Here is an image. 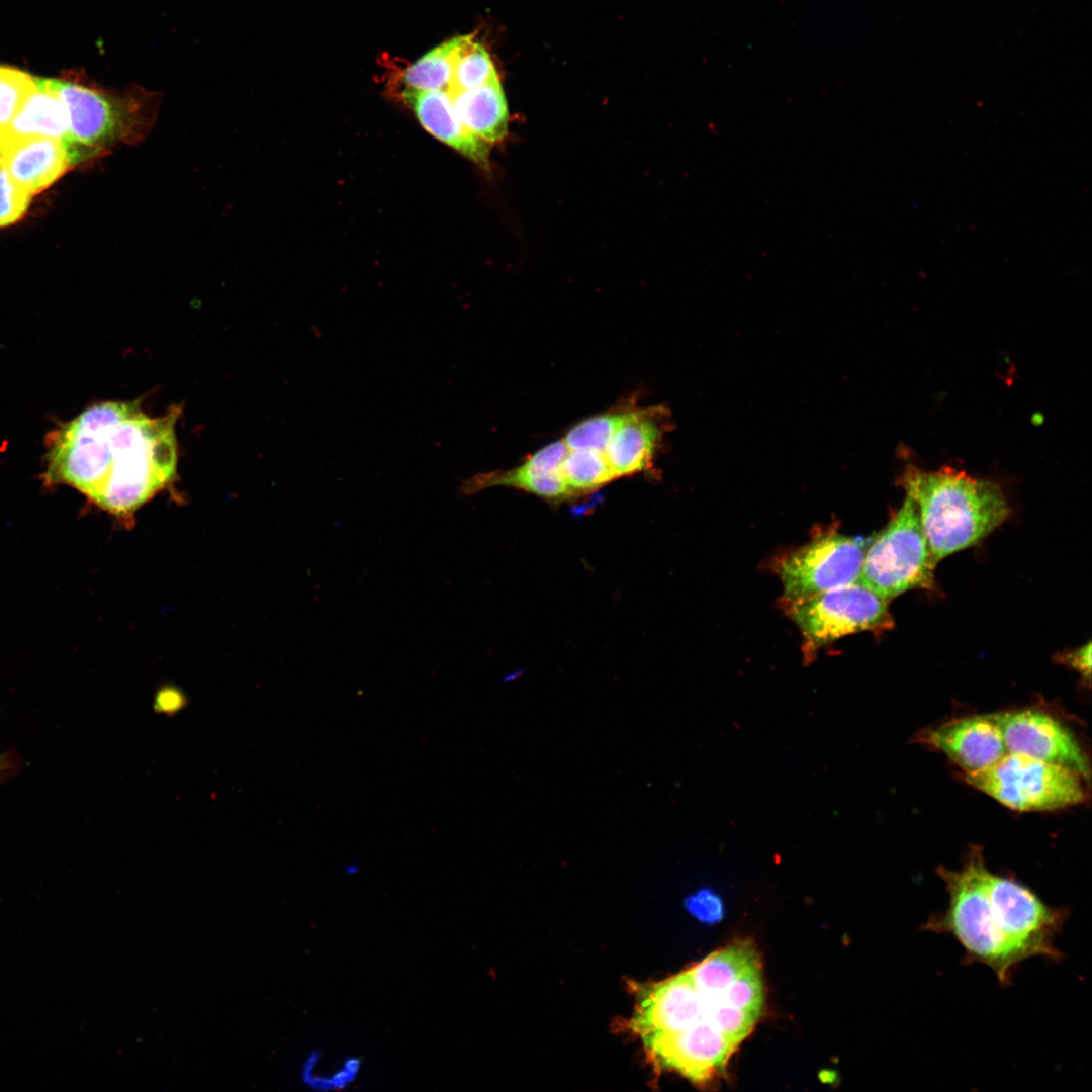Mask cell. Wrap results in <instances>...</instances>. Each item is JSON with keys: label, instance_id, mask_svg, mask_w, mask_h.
<instances>
[{"label": "cell", "instance_id": "cell-22", "mask_svg": "<svg viewBox=\"0 0 1092 1092\" xmlns=\"http://www.w3.org/2000/svg\"><path fill=\"white\" fill-rule=\"evenodd\" d=\"M498 78L486 50L471 35L462 36L449 93L470 90Z\"/></svg>", "mask_w": 1092, "mask_h": 1092}, {"label": "cell", "instance_id": "cell-32", "mask_svg": "<svg viewBox=\"0 0 1092 1092\" xmlns=\"http://www.w3.org/2000/svg\"><path fill=\"white\" fill-rule=\"evenodd\" d=\"M322 1059V1052L311 1051L303 1060L300 1068V1080L305 1084L315 1073Z\"/></svg>", "mask_w": 1092, "mask_h": 1092}, {"label": "cell", "instance_id": "cell-33", "mask_svg": "<svg viewBox=\"0 0 1092 1092\" xmlns=\"http://www.w3.org/2000/svg\"><path fill=\"white\" fill-rule=\"evenodd\" d=\"M359 870L360 868L355 861H349L347 864L344 866V873L348 876L358 874Z\"/></svg>", "mask_w": 1092, "mask_h": 1092}, {"label": "cell", "instance_id": "cell-21", "mask_svg": "<svg viewBox=\"0 0 1092 1092\" xmlns=\"http://www.w3.org/2000/svg\"><path fill=\"white\" fill-rule=\"evenodd\" d=\"M561 472L575 495L598 489L615 479L605 453L589 449L568 450Z\"/></svg>", "mask_w": 1092, "mask_h": 1092}, {"label": "cell", "instance_id": "cell-26", "mask_svg": "<svg viewBox=\"0 0 1092 1092\" xmlns=\"http://www.w3.org/2000/svg\"><path fill=\"white\" fill-rule=\"evenodd\" d=\"M724 1004L761 1013L763 1006V986L760 963L743 972L722 994Z\"/></svg>", "mask_w": 1092, "mask_h": 1092}, {"label": "cell", "instance_id": "cell-29", "mask_svg": "<svg viewBox=\"0 0 1092 1092\" xmlns=\"http://www.w3.org/2000/svg\"><path fill=\"white\" fill-rule=\"evenodd\" d=\"M686 906L699 920L708 923L721 920L724 913L721 898L710 889H701L688 897Z\"/></svg>", "mask_w": 1092, "mask_h": 1092}, {"label": "cell", "instance_id": "cell-20", "mask_svg": "<svg viewBox=\"0 0 1092 1092\" xmlns=\"http://www.w3.org/2000/svg\"><path fill=\"white\" fill-rule=\"evenodd\" d=\"M462 36L433 49L404 72V91H447Z\"/></svg>", "mask_w": 1092, "mask_h": 1092}, {"label": "cell", "instance_id": "cell-17", "mask_svg": "<svg viewBox=\"0 0 1092 1092\" xmlns=\"http://www.w3.org/2000/svg\"><path fill=\"white\" fill-rule=\"evenodd\" d=\"M30 138L60 140L70 148L68 112L59 94L49 85L48 79L34 78V88L19 111L10 123L0 130V150Z\"/></svg>", "mask_w": 1092, "mask_h": 1092}, {"label": "cell", "instance_id": "cell-1", "mask_svg": "<svg viewBox=\"0 0 1092 1092\" xmlns=\"http://www.w3.org/2000/svg\"><path fill=\"white\" fill-rule=\"evenodd\" d=\"M179 415L152 417L138 400L94 404L51 434L47 476L129 520L177 477Z\"/></svg>", "mask_w": 1092, "mask_h": 1092}, {"label": "cell", "instance_id": "cell-12", "mask_svg": "<svg viewBox=\"0 0 1092 1092\" xmlns=\"http://www.w3.org/2000/svg\"><path fill=\"white\" fill-rule=\"evenodd\" d=\"M916 738L945 754L964 774L988 768L1007 753L994 713L949 720L922 730Z\"/></svg>", "mask_w": 1092, "mask_h": 1092}, {"label": "cell", "instance_id": "cell-23", "mask_svg": "<svg viewBox=\"0 0 1092 1092\" xmlns=\"http://www.w3.org/2000/svg\"><path fill=\"white\" fill-rule=\"evenodd\" d=\"M632 410L624 408L589 417L574 425L563 441L569 450L589 449L605 453L613 435L628 419Z\"/></svg>", "mask_w": 1092, "mask_h": 1092}, {"label": "cell", "instance_id": "cell-30", "mask_svg": "<svg viewBox=\"0 0 1092 1092\" xmlns=\"http://www.w3.org/2000/svg\"><path fill=\"white\" fill-rule=\"evenodd\" d=\"M1059 661L1062 664L1078 671L1086 680H1090L1091 674V644L1088 642L1086 645L1069 652L1062 653L1059 656Z\"/></svg>", "mask_w": 1092, "mask_h": 1092}, {"label": "cell", "instance_id": "cell-18", "mask_svg": "<svg viewBox=\"0 0 1092 1092\" xmlns=\"http://www.w3.org/2000/svg\"><path fill=\"white\" fill-rule=\"evenodd\" d=\"M449 94L459 119L472 134L487 144L505 138L509 111L498 78L470 90Z\"/></svg>", "mask_w": 1092, "mask_h": 1092}, {"label": "cell", "instance_id": "cell-28", "mask_svg": "<svg viewBox=\"0 0 1092 1092\" xmlns=\"http://www.w3.org/2000/svg\"><path fill=\"white\" fill-rule=\"evenodd\" d=\"M361 1070V1060L357 1057H348L341 1068L330 1075L315 1073L305 1085L316 1091L343 1090L352 1084Z\"/></svg>", "mask_w": 1092, "mask_h": 1092}, {"label": "cell", "instance_id": "cell-13", "mask_svg": "<svg viewBox=\"0 0 1092 1092\" xmlns=\"http://www.w3.org/2000/svg\"><path fill=\"white\" fill-rule=\"evenodd\" d=\"M568 452L563 440L552 442L530 455L522 464L509 470L478 473L461 482L460 496H470L494 486H508L535 494L549 502H563L575 496L566 483L561 465Z\"/></svg>", "mask_w": 1092, "mask_h": 1092}, {"label": "cell", "instance_id": "cell-31", "mask_svg": "<svg viewBox=\"0 0 1092 1092\" xmlns=\"http://www.w3.org/2000/svg\"><path fill=\"white\" fill-rule=\"evenodd\" d=\"M182 703V697L174 690L161 691L156 699V705L163 713H171L179 710Z\"/></svg>", "mask_w": 1092, "mask_h": 1092}, {"label": "cell", "instance_id": "cell-3", "mask_svg": "<svg viewBox=\"0 0 1092 1092\" xmlns=\"http://www.w3.org/2000/svg\"><path fill=\"white\" fill-rule=\"evenodd\" d=\"M900 484L917 508L936 563L973 546L1010 515L998 484L949 466L933 471L908 466Z\"/></svg>", "mask_w": 1092, "mask_h": 1092}, {"label": "cell", "instance_id": "cell-10", "mask_svg": "<svg viewBox=\"0 0 1092 1092\" xmlns=\"http://www.w3.org/2000/svg\"><path fill=\"white\" fill-rule=\"evenodd\" d=\"M712 1003L699 993L688 970L638 988L630 1026L641 1039L678 1032L709 1018Z\"/></svg>", "mask_w": 1092, "mask_h": 1092}, {"label": "cell", "instance_id": "cell-8", "mask_svg": "<svg viewBox=\"0 0 1092 1092\" xmlns=\"http://www.w3.org/2000/svg\"><path fill=\"white\" fill-rule=\"evenodd\" d=\"M872 537L822 533L787 554L778 573L787 599L829 590L858 581Z\"/></svg>", "mask_w": 1092, "mask_h": 1092}, {"label": "cell", "instance_id": "cell-6", "mask_svg": "<svg viewBox=\"0 0 1092 1092\" xmlns=\"http://www.w3.org/2000/svg\"><path fill=\"white\" fill-rule=\"evenodd\" d=\"M964 781L1003 806L1019 812L1053 811L1085 800L1084 779L1065 766L1006 753L993 765L963 774Z\"/></svg>", "mask_w": 1092, "mask_h": 1092}, {"label": "cell", "instance_id": "cell-14", "mask_svg": "<svg viewBox=\"0 0 1092 1092\" xmlns=\"http://www.w3.org/2000/svg\"><path fill=\"white\" fill-rule=\"evenodd\" d=\"M668 415L662 406L632 410L605 451L615 478L633 475L651 466L666 431Z\"/></svg>", "mask_w": 1092, "mask_h": 1092}, {"label": "cell", "instance_id": "cell-19", "mask_svg": "<svg viewBox=\"0 0 1092 1092\" xmlns=\"http://www.w3.org/2000/svg\"><path fill=\"white\" fill-rule=\"evenodd\" d=\"M759 964L748 941H737L718 950L689 970L699 993L708 999H720L723 992L747 969Z\"/></svg>", "mask_w": 1092, "mask_h": 1092}, {"label": "cell", "instance_id": "cell-5", "mask_svg": "<svg viewBox=\"0 0 1092 1092\" xmlns=\"http://www.w3.org/2000/svg\"><path fill=\"white\" fill-rule=\"evenodd\" d=\"M934 561L914 502L906 495L866 550L858 581L889 600L911 589H932Z\"/></svg>", "mask_w": 1092, "mask_h": 1092}, {"label": "cell", "instance_id": "cell-11", "mask_svg": "<svg viewBox=\"0 0 1092 1092\" xmlns=\"http://www.w3.org/2000/svg\"><path fill=\"white\" fill-rule=\"evenodd\" d=\"M642 1042L658 1067L676 1071L698 1083L720 1073L737 1048L709 1018L678 1032L644 1038Z\"/></svg>", "mask_w": 1092, "mask_h": 1092}, {"label": "cell", "instance_id": "cell-9", "mask_svg": "<svg viewBox=\"0 0 1092 1092\" xmlns=\"http://www.w3.org/2000/svg\"><path fill=\"white\" fill-rule=\"evenodd\" d=\"M1007 753L1059 764L1090 779V764L1075 735L1062 722L1036 709L994 713Z\"/></svg>", "mask_w": 1092, "mask_h": 1092}, {"label": "cell", "instance_id": "cell-25", "mask_svg": "<svg viewBox=\"0 0 1092 1092\" xmlns=\"http://www.w3.org/2000/svg\"><path fill=\"white\" fill-rule=\"evenodd\" d=\"M759 1013L726 1005L719 1000L709 1007L708 1017L719 1031L737 1046L752 1030Z\"/></svg>", "mask_w": 1092, "mask_h": 1092}, {"label": "cell", "instance_id": "cell-4", "mask_svg": "<svg viewBox=\"0 0 1092 1092\" xmlns=\"http://www.w3.org/2000/svg\"><path fill=\"white\" fill-rule=\"evenodd\" d=\"M64 102L70 126V149L77 163L104 154L117 143L145 139L157 114V97L144 89L107 93L77 82L48 79Z\"/></svg>", "mask_w": 1092, "mask_h": 1092}, {"label": "cell", "instance_id": "cell-24", "mask_svg": "<svg viewBox=\"0 0 1092 1092\" xmlns=\"http://www.w3.org/2000/svg\"><path fill=\"white\" fill-rule=\"evenodd\" d=\"M33 88L34 77L13 67L0 66V130L12 121Z\"/></svg>", "mask_w": 1092, "mask_h": 1092}, {"label": "cell", "instance_id": "cell-15", "mask_svg": "<svg viewBox=\"0 0 1092 1092\" xmlns=\"http://www.w3.org/2000/svg\"><path fill=\"white\" fill-rule=\"evenodd\" d=\"M0 158L13 180L29 194L52 185L76 161L68 145L50 138H30L0 150Z\"/></svg>", "mask_w": 1092, "mask_h": 1092}, {"label": "cell", "instance_id": "cell-16", "mask_svg": "<svg viewBox=\"0 0 1092 1092\" xmlns=\"http://www.w3.org/2000/svg\"><path fill=\"white\" fill-rule=\"evenodd\" d=\"M403 97L427 131L479 166L488 165L487 143L463 125L447 91H404Z\"/></svg>", "mask_w": 1092, "mask_h": 1092}, {"label": "cell", "instance_id": "cell-7", "mask_svg": "<svg viewBox=\"0 0 1092 1092\" xmlns=\"http://www.w3.org/2000/svg\"><path fill=\"white\" fill-rule=\"evenodd\" d=\"M785 613L804 637L806 654L845 635L882 633L894 626L888 601L859 581L793 599H783Z\"/></svg>", "mask_w": 1092, "mask_h": 1092}, {"label": "cell", "instance_id": "cell-34", "mask_svg": "<svg viewBox=\"0 0 1092 1092\" xmlns=\"http://www.w3.org/2000/svg\"><path fill=\"white\" fill-rule=\"evenodd\" d=\"M3 763H4V760H2L1 757H0V776H1L2 771H3V769H4L3 768L4 767Z\"/></svg>", "mask_w": 1092, "mask_h": 1092}, {"label": "cell", "instance_id": "cell-2", "mask_svg": "<svg viewBox=\"0 0 1092 1092\" xmlns=\"http://www.w3.org/2000/svg\"><path fill=\"white\" fill-rule=\"evenodd\" d=\"M948 904L931 914L922 929L951 935L964 949V963L989 967L1009 986L1017 967L1041 957L1060 961L1055 939L1069 917L1066 907L1045 904L1030 888L988 870L979 849L960 870L938 867Z\"/></svg>", "mask_w": 1092, "mask_h": 1092}, {"label": "cell", "instance_id": "cell-27", "mask_svg": "<svg viewBox=\"0 0 1092 1092\" xmlns=\"http://www.w3.org/2000/svg\"><path fill=\"white\" fill-rule=\"evenodd\" d=\"M30 200L31 194L13 180L0 158V228L20 219Z\"/></svg>", "mask_w": 1092, "mask_h": 1092}]
</instances>
